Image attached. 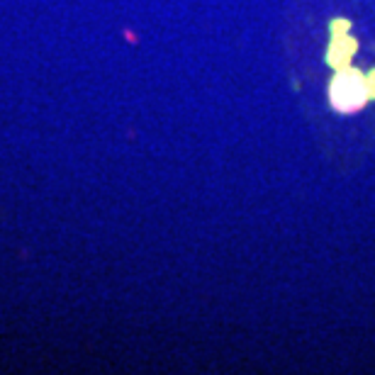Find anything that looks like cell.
<instances>
[{
	"mask_svg": "<svg viewBox=\"0 0 375 375\" xmlns=\"http://www.w3.org/2000/svg\"><path fill=\"white\" fill-rule=\"evenodd\" d=\"M356 52V42H353L349 34H342V37H334V44L329 49V63L334 68H346L349 61H351V54Z\"/></svg>",
	"mask_w": 375,
	"mask_h": 375,
	"instance_id": "cell-2",
	"label": "cell"
},
{
	"mask_svg": "<svg viewBox=\"0 0 375 375\" xmlns=\"http://www.w3.org/2000/svg\"><path fill=\"white\" fill-rule=\"evenodd\" d=\"M366 88H368V98H375V71L366 76Z\"/></svg>",
	"mask_w": 375,
	"mask_h": 375,
	"instance_id": "cell-4",
	"label": "cell"
},
{
	"mask_svg": "<svg viewBox=\"0 0 375 375\" xmlns=\"http://www.w3.org/2000/svg\"><path fill=\"white\" fill-rule=\"evenodd\" d=\"M332 29H334V37H342V34H346L349 22H346V20H339V22L332 24Z\"/></svg>",
	"mask_w": 375,
	"mask_h": 375,
	"instance_id": "cell-3",
	"label": "cell"
},
{
	"mask_svg": "<svg viewBox=\"0 0 375 375\" xmlns=\"http://www.w3.org/2000/svg\"><path fill=\"white\" fill-rule=\"evenodd\" d=\"M368 100V88L366 76L358 71H349L342 68L332 83V105L339 112H356Z\"/></svg>",
	"mask_w": 375,
	"mask_h": 375,
	"instance_id": "cell-1",
	"label": "cell"
}]
</instances>
